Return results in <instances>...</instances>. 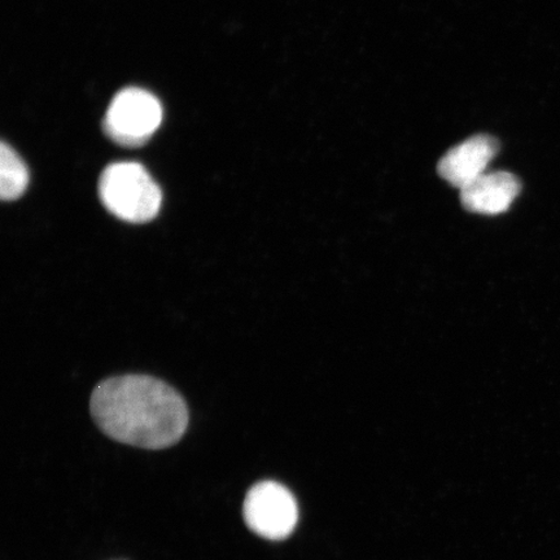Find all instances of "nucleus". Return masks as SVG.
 I'll return each instance as SVG.
<instances>
[{"label":"nucleus","mask_w":560,"mask_h":560,"mask_svg":"<svg viewBox=\"0 0 560 560\" xmlns=\"http://www.w3.org/2000/svg\"><path fill=\"white\" fill-rule=\"evenodd\" d=\"M91 416L100 429L126 445L159 451L177 444L188 424L187 405L156 377H110L94 389Z\"/></svg>","instance_id":"f257e3e1"},{"label":"nucleus","mask_w":560,"mask_h":560,"mask_svg":"<svg viewBox=\"0 0 560 560\" xmlns=\"http://www.w3.org/2000/svg\"><path fill=\"white\" fill-rule=\"evenodd\" d=\"M100 198L117 219L147 223L156 219L163 192L143 165L116 163L105 167L101 175Z\"/></svg>","instance_id":"f03ea898"},{"label":"nucleus","mask_w":560,"mask_h":560,"mask_svg":"<svg viewBox=\"0 0 560 560\" xmlns=\"http://www.w3.org/2000/svg\"><path fill=\"white\" fill-rule=\"evenodd\" d=\"M163 121V108L155 95L143 89L120 91L110 102L104 118V131L124 147L142 145L155 135Z\"/></svg>","instance_id":"7ed1b4c3"},{"label":"nucleus","mask_w":560,"mask_h":560,"mask_svg":"<svg viewBox=\"0 0 560 560\" xmlns=\"http://www.w3.org/2000/svg\"><path fill=\"white\" fill-rule=\"evenodd\" d=\"M243 516L248 528L258 536L283 540L296 527L299 509L289 489L276 481H262L245 497Z\"/></svg>","instance_id":"20e7f679"},{"label":"nucleus","mask_w":560,"mask_h":560,"mask_svg":"<svg viewBox=\"0 0 560 560\" xmlns=\"http://www.w3.org/2000/svg\"><path fill=\"white\" fill-rule=\"evenodd\" d=\"M499 149V142L492 137L468 138L440 160L439 174L447 184L464 190L487 173Z\"/></svg>","instance_id":"39448f33"},{"label":"nucleus","mask_w":560,"mask_h":560,"mask_svg":"<svg viewBox=\"0 0 560 560\" xmlns=\"http://www.w3.org/2000/svg\"><path fill=\"white\" fill-rule=\"evenodd\" d=\"M521 192V182L506 172L486 173L460 190L462 205L470 212L495 215L505 213Z\"/></svg>","instance_id":"423d86ee"},{"label":"nucleus","mask_w":560,"mask_h":560,"mask_svg":"<svg viewBox=\"0 0 560 560\" xmlns=\"http://www.w3.org/2000/svg\"><path fill=\"white\" fill-rule=\"evenodd\" d=\"M30 172L16 151L7 143L0 147V198L13 201L26 191Z\"/></svg>","instance_id":"0eeeda50"}]
</instances>
